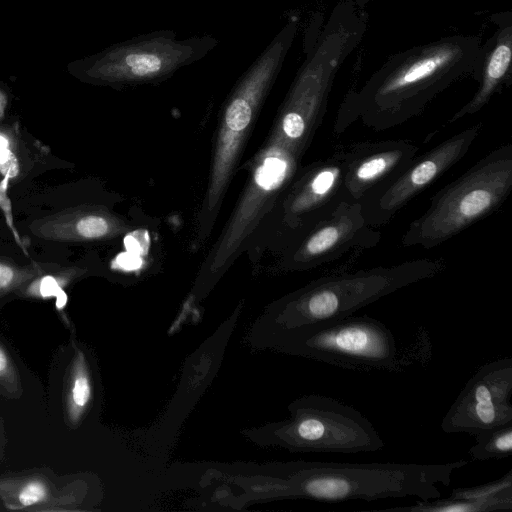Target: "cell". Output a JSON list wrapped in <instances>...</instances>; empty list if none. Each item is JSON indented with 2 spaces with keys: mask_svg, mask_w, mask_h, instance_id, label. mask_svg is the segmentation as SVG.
I'll use <instances>...</instances> for the list:
<instances>
[{
  "mask_svg": "<svg viewBox=\"0 0 512 512\" xmlns=\"http://www.w3.org/2000/svg\"><path fill=\"white\" fill-rule=\"evenodd\" d=\"M445 268L443 258H417L324 276L286 302L282 323L294 329L353 315L399 289L435 277Z\"/></svg>",
  "mask_w": 512,
  "mask_h": 512,
  "instance_id": "5",
  "label": "cell"
},
{
  "mask_svg": "<svg viewBox=\"0 0 512 512\" xmlns=\"http://www.w3.org/2000/svg\"><path fill=\"white\" fill-rule=\"evenodd\" d=\"M512 358L481 366L467 381L441 429L446 433L478 432L512 423Z\"/></svg>",
  "mask_w": 512,
  "mask_h": 512,
  "instance_id": "11",
  "label": "cell"
},
{
  "mask_svg": "<svg viewBox=\"0 0 512 512\" xmlns=\"http://www.w3.org/2000/svg\"><path fill=\"white\" fill-rule=\"evenodd\" d=\"M481 39L454 34L392 54L359 87L344 96L334 123L336 134L356 121L385 131L419 116L459 80L475 79Z\"/></svg>",
  "mask_w": 512,
  "mask_h": 512,
  "instance_id": "1",
  "label": "cell"
},
{
  "mask_svg": "<svg viewBox=\"0 0 512 512\" xmlns=\"http://www.w3.org/2000/svg\"><path fill=\"white\" fill-rule=\"evenodd\" d=\"M289 348L346 369L399 371L403 360L394 335L367 315L347 316L290 329Z\"/></svg>",
  "mask_w": 512,
  "mask_h": 512,
  "instance_id": "8",
  "label": "cell"
},
{
  "mask_svg": "<svg viewBox=\"0 0 512 512\" xmlns=\"http://www.w3.org/2000/svg\"><path fill=\"white\" fill-rule=\"evenodd\" d=\"M481 131L482 123H476L417 155L389 185L361 204L367 222L377 229L389 223L400 209L464 158Z\"/></svg>",
  "mask_w": 512,
  "mask_h": 512,
  "instance_id": "10",
  "label": "cell"
},
{
  "mask_svg": "<svg viewBox=\"0 0 512 512\" xmlns=\"http://www.w3.org/2000/svg\"><path fill=\"white\" fill-rule=\"evenodd\" d=\"M469 454L476 460L508 457L512 453V423L478 432Z\"/></svg>",
  "mask_w": 512,
  "mask_h": 512,
  "instance_id": "22",
  "label": "cell"
},
{
  "mask_svg": "<svg viewBox=\"0 0 512 512\" xmlns=\"http://www.w3.org/2000/svg\"><path fill=\"white\" fill-rule=\"evenodd\" d=\"M369 16L352 0H340L310 47L280 110L275 138L300 157L326 114L336 75L362 42Z\"/></svg>",
  "mask_w": 512,
  "mask_h": 512,
  "instance_id": "2",
  "label": "cell"
},
{
  "mask_svg": "<svg viewBox=\"0 0 512 512\" xmlns=\"http://www.w3.org/2000/svg\"><path fill=\"white\" fill-rule=\"evenodd\" d=\"M299 29L291 16L238 79L225 104L208 189V209L218 203L236 161L240 144L275 83Z\"/></svg>",
  "mask_w": 512,
  "mask_h": 512,
  "instance_id": "7",
  "label": "cell"
},
{
  "mask_svg": "<svg viewBox=\"0 0 512 512\" xmlns=\"http://www.w3.org/2000/svg\"><path fill=\"white\" fill-rule=\"evenodd\" d=\"M8 99L6 94L0 90V120L3 119L5 115V110L7 107Z\"/></svg>",
  "mask_w": 512,
  "mask_h": 512,
  "instance_id": "28",
  "label": "cell"
},
{
  "mask_svg": "<svg viewBox=\"0 0 512 512\" xmlns=\"http://www.w3.org/2000/svg\"><path fill=\"white\" fill-rule=\"evenodd\" d=\"M92 397V383L85 355L77 350L71 363L66 412L72 425L79 423Z\"/></svg>",
  "mask_w": 512,
  "mask_h": 512,
  "instance_id": "19",
  "label": "cell"
},
{
  "mask_svg": "<svg viewBox=\"0 0 512 512\" xmlns=\"http://www.w3.org/2000/svg\"><path fill=\"white\" fill-rule=\"evenodd\" d=\"M124 260L120 258L117 259L118 265L126 270L136 269L140 266V260L136 254H122L120 255Z\"/></svg>",
  "mask_w": 512,
  "mask_h": 512,
  "instance_id": "27",
  "label": "cell"
},
{
  "mask_svg": "<svg viewBox=\"0 0 512 512\" xmlns=\"http://www.w3.org/2000/svg\"><path fill=\"white\" fill-rule=\"evenodd\" d=\"M343 145L308 166L294 182L284 204L285 221L301 237L345 198Z\"/></svg>",
  "mask_w": 512,
  "mask_h": 512,
  "instance_id": "14",
  "label": "cell"
},
{
  "mask_svg": "<svg viewBox=\"0 0 512 512\" xmlns=\"http://www.w3.org/2000/svg\"><path fill=\"white\" fill-rule=\"evenodd\" d=\"M512 191V143L493 149L444 186L402 235L403 247L441 245L496 212Z\"/></svg>",
  "mask_w": 512,
  "mask_h": 512,
  "instance_id": "4",
  "label": "cell"
},
{
  "mask_svg": "<svg viewBox=\"0 0 512 512\" xmlns=\"http://www.w3.org/2000/svg\"><path fill=\"white\" fill-rule=\"evenodd\" d=\"M19 384L14 363L0 344V386L8 393L16 394L19 390Z\"/></svg>",
  "mask_w": 512,
  "mask_h": 512,
  "instance_id": "25",
  "label": "cell"
},
{
  "mask_svg": "<svg viewBox=\"0 0 512 512\" xmlns=\"http://www.w3.org/2000/svg\"><path fill=\"white\" fill-rule=\"evenodd\" d=\"M467 463L466 460L443 464L309 462L297 466L292 489L321 501L399 497L432 500L441 496L437 485H449L452 474Z\"/></svg>",
  "mask_w": 512,
  "mask_h": 512,
  "instance_id": "3",
  "label": "cell"
},
{
  "mask_svg": "<svg viewBox=\"0 0 512 512\" xmlns=\"http://www.w3.org/2000/svg\"><path fill=\"white\" fill-rule=\"evenodd\" d=\"M219 44L210 35L178 39L173 30L137 35L71 64L80 79L111 87L152 84L205 58Z\"/></svg>",
  "mask_w": 512,
  "mask_h": 512,
  "instance_id": "6",
  "label": "cell"
},
{
  "mask_svg": "<svg viewBox=\"0 0 512 512\" xmlns=\"http://www.w3.org/2000/svg\"><path fill=\"white\" fill-rule=\"evenodd\" d=\"M30 230L35 236L48 241L81 242L112 235L115 222L102 211L75 207L34 221Z\"/></svg>",
  "mask_w": 512,
  "mask_h": 512,
  "instance_id": "17",
  "label": "cell"
},
{
  "mask_svg": "<svg viewBox=\"0 0 512 512\" xmlns=\"http://www.w3.org/2000/svg\"><path fill=\"white\" fill-rule=\"evenodd\" d=\"M489 19L495 25V30L490 38L481 43L480 59L475 76L479 85L471 99L448 120V124L476 114L495 95L511 84L512 11L493 13Z\"/></svg>",
  "mask_w": 512,
  "mask_h": 512,
  "instance_id": "15",
  "label": "cell"
},
{
  "mask_svg": "<svg viewBox=\"0 0 512 512\" xmlns=\"http://www.w3.org/2000/svg\"><path fill=\"white\" fill-rule=\"evenodd\" d=\"M381 236L367 222L362 205L345 197L298 238L289 264L303 269L327 265L349 253L376 247Z\"/></svg>",
  "mask_w": 512,
  "mask_h": 512,
  "instance_id": "12",
  "label": "cell"
},
{
  "mask_svg": "<svg viewBox=\"0 0 512 512\" xmlns=\"http://www.w3.org/2000/svg\"><path fill=\"white\" fill-rule=\"evenodd\" d=\"M386 510L410 512H488L499 508L490 502L467 499H432L417 501L408 507H394Z\"/></svg>",
  "mask_w": 512,
  "mask_h": 512,
  "instance_id": "24",
  "label": "cell"
},
{
  "mask_svg": "<svg viewBox=\"0 0 512 512\" xmlns=\"http://www.w3.org/2000/svg\"><path fill=\"white\" fill-rule=\"evenodd\" d=\"M81 273L76 267L54 265L22 286L17 292L23 297L49 299L57 297Z\"/></svg>",
  "mask_w": 512,
  "mask_h": 512,
  "instance_id": "20",
  "label": "cell"
},
{
  "mask_svg": "<svg viewBox=\"0 0 512 512\" xmlns=\"http://www.w3.org/2000/svg\"><path fill=\"white\" fill-rule=\"evenodd\" d=\"M54 265L38 262L20 265L12 259L0 256V298L18 291L30 280L46 272Z\"/></svg>",
  "mask_w": 512,
  "mask_h": 512,
  "instance_id": "23",
  "label": "cell"
},
{
  "mask_svg": "<svg viewBox=\"0 0 512 512\" xmlns=\"http://www.w3.org/2000/svg\"><path fill=\"white\" fill-rule=\"evenodd\" d=\"M299 158V155L274 138L272 146L255 171L250 194L247 195L233 219L215 257L213 267L221 266L229 256L232 247L238 242L248 225L249 219L253 218V211L260 203L259 196L266 198L294 178Z\"/></svg>",
  "mask_w": 512,
  "mask_h": 512,
  "instance_id": "16",
  "label": "cell"
},
{
  "mask_svg": "<svg viewBox=\"0 0 512 512\" xmlns=\"http://www.w3.org/2000/svg\"><path fill=\"white\" fill-rule=\"evenodd\" d=\"M449 498L490 502L499 510L509 511L512 508V471L496 481L478 487L453 489Z\"/></svg>",
  "mask_w": 512,
  "mask_h": 512,
  "instance_id": "21",
  "label": "cell"
},
{
  "mask_svg": "<svg viewBox=\"0 0 512 512\" xmlns=\"http://www.w3.org/2000/svg\"><path fill=\"white\" fill-rule=\"evenodd\" d=\"M54 499L51 482L42 476L0 478V501L9 510H39Z\"/></svg>",
  "mask_w": 512,
  "mask_h": 512,
  "instance_id": "18",
  "label": "cell"
},
{
  "mask_svg": "<svg viewBox=\"0 0 512 512\" xmlns=\"http://www.w3.org/2000/svg\"><path fill=\"white\" fill-rule=\"evenodd\" d=\"M418 150L404 139L343 145L345 196L364 203L389 185L417 156Z\"/></svg>",
  "mask_w": 512,
  "mask_h": 512,
  "instance_id": "13",
  "label": "cell"
},
{
  "mask_svg": "<svg viewBox=\"0 0 512 512\" xmlns=\"http://www.w3.org/2000/svg\"><path fill=\"white\" fill-rule=\"evenodd\" d=\"M10 176L5 175L3 176V179L0 181V209L3 212V215L5 217L6 224L8 228L10 229L11 233L14 236L15 241L17 244L25 251L23 242L19 236V233L14 225V219L12 214V203L8 195V185Z\"/></svg>",
  "mask_w": 512,
  "mask_h": 512,
  "instance_id": "26",
  "label": "cell"
},
{
  "mask_svg": "<svg viewBox=\"0 0 512 512\" xmlns=\"http://www.w3.org/2000/svg\"><path fill=\"white\" fill-rule=\"evenodd\" d=\"M285 436L289 445L315 452H375L385 446L362 413L325 395H311L295 404Z\"/></svg>",
  "mask_w": 512,
  "mask_h": 512,
  "instance_id": "9",
  "label": "cell"
}]
</instances>
